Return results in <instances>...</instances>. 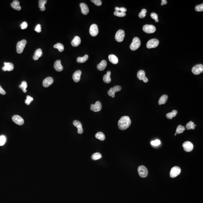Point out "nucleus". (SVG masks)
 <instances>
[{"label": "nucleus", "mask_w": 203, "mask_h": 203, "mask_svg": "<svg viewBox=\"0 0 203 203\" xmlns=\"http://www.w3.org/2000/svg\"><path fill=\"white\" fill-rule=\"evenodd\" d=\"M130 118L127 116H124L121 117L118 122V127L120 129L125 130L129 127L131 125Z\"/></svg>", "instance_id": "f257e3e1"}, {"label": "nucleus", "mask_w": 203, "mask_h": 203, "mask_svg": "<svg viewBox=\"0 0 203 203\" xmlns=\"http://www.w3.org/2000/svg\"><path fill=\"white\" fill-rule=\"evenodd\" d=\"M140 45L141 42L139 38L138 37H135L132 40L130 48L132 51H135L140 47Z\"/></svg>", "instance_id": "f03ea898"}, {"label": "nucleus", "mask_w": 203, "mask_h": 203, "mask_svg": "<svg viewBox=\"0 0 203 203\" xmlns=\"http://www.w3.org/2000/svg\"><path fill=\"white\" fill-rule=\"evenodd\" d=\"M27 43V41L25 40H23L17 43L16 45V52L18 54H21L23 52L25 46Z\"/></svg>", "instance_id": "7ed1b4c3"}, {"label": "nucleus", "mask_w": 203, "mask_h": 203, "mask_svg": "<svg viewBox=\"0 0 203 203\" xmlns=\"http://www.w3.org/2000/svg\"><path fill=\"white\" fill-rule=\"evenodd\" d=\"M138 172L141 177L146 178L148 176V169L144 165H140L138 168Z\"/></svg>", "instance_id": "20e7f679"}, {"label": "nucleus", "mask_w": 203, "mask_h": 203, "mask_svg": "<svg viewBox=\"0 0 203 203\" xmlns=\"http://www.w3.org/2000/svg\"><path fill=\"white\" fill-rule=\"evenodd\" d=\"M181 172V169L178 166H174L171 169L170 172V176L172 178H174L179 175Z\"/></svg>", "instance_id": "39448f33"}, {"label": "nucleus", "mask_w": 203, "mask_h": 203, "mask_svg": "<svg viewBox=\"0 0 203 203\" xmlns=\"http://www.w3.org/2000/svg\"><path fill=\"white\" fill-rule=\"evenodd\" d=\"M125 32L123 30H119L115 34V39L116 41L118 42H121L123 40L125 37Z\"/></svg>", "instance_id": "423d86ee"}, {"label": "nucleus", "mask_w": 203, "mask_h": 203, "mask_svg": "<svg viewBox=\"0 0 203 203\" xmlns=\"http://www.w3.org/2000/svg\"><path fill=\"white\" fill-rule=\"evenodd\" d=\"M159 42L156 39H152L149 40L147 42L146 47L148 49L155 48L159 45Z\"/></svg>", "instance_id": "0eeeda50"}, {"label": "nucleus", "mask_w": 203, "mask_h": 203, "mask_svg": "<svg viewBox=\"0 0 203 203\" xmlns=\"http://www.w3.org/2000/svg\"><path fill=\"white\" fill-rule=\"evenodd\" d=\"M143 30L144 32L147 33H153L156 31V28L153 25H146L143 26Z\"/></svg>", "instance_id": "6e6552de"}, {"label": "nucleus", "mask_w": 203, "mask_h": 203, "mask_svg": "<svg viewBox=\"0 0 203 203\" xmlns=\"http://www.w3.org/2000/svg\"><path fill=\"white\" fill-rule=\"evenodd\" d=\"M203 65L198 64L193 67L192 69V73L195 75H199L201 73H203Z\"/></svg>", "instance_id": "1a4fd4ad"}, {"label": "nucleus", "mask_w": 203, "mask_h": 203, "mask_svg": "<svg viewBox=\"0 0 203 203\" xmlns=\"http://www.w3.org/2000/svg\"><path fill=\"white\" fill-rule=\"evenodd\" d=\"M121 87L119 85H116L113 88H111L110 90L108 92V94L110 96L112 97L113 98L114 97L115 94V93L118 91H120L121 90Z\"/></svg>", "instance_id": "9d476101"}, {"label": "nucleus", "mask_w": 203, "mask_h": 203, "mask_svg": "<svg viewBox=\"0 0 203 203\" xmlns=\"http://www.w3.org/2000/svg\"><path fill=\"white\" fill-rule=\"evenodd\" d=\"M184 150L186 152H190L193 149V145L190 141H186L182 144Z\"/></svg>", "instance_id": "9b49d317"}, {"label": "nucleus", "mask_w": 203, "mask_h": 203, "mask_svg": "<svg viewBox=\"0 0 203 203\" xmlns=\"http://www.w3.org/2000/svg\"><path fill=\"white\" fill-rule=\"evenodd\" d=\"M99 30L96 24H93L91 26L90 29V34L93 37H95L98 35Z\"/></svg>", "instance_id": "f8f14e48"}, {"label": "nucleus", "mask_w": 203, "mask_h": 203, "mask_svg": "<svg viewBox=\"0 0 203 203\" xmlns=\"http://www.w3.org/2000/svg\"><path fill=\"white\" fill-rule=\"evenodd\" d=\"M137 76L140 80H143L144 82L147 83L148 82V79L145 76V72L143 70H140L138 72Z\"/></svg>", "instance_id": "ddd939ff"}, {"label": "nucleus", "mask_w": 203, "mask_h": 203, "mask_svg": "<svg viewBox=\"0 0 203 203\" xmlns=\"http://www.w3.org/2000/svg\"><path fill=\"white\" fill-rule=\"evenodd\" d=\"M102 104L100 101L96 102L94 104L91 105L90 110L93 111L97 112L101 111L102 109Z\"/></svg>", "instance_id": "4468645a"}, {"label": "nucleus", "mask_w": 203, "mask_h": 203, "mask_svg": "<svg viewBox=\"0 0 203 203\" xmlns=\"http://www.w3.org/2000/svg\"><path fill=\"white\" fill-rule=\"evenodd\" d=\"M12 120L14 122L19 125H22L24 123V120L19 115H14L12 117Z\"/></svg>", "instance_id": "2eb2a0df"}, {"label": "nucleus", "mask_w": 203, "mask_h": 203, "mask_svg": "<svg viewBox=\"0 0 203 203\" xmlns=\"http://www.w3.org/2000/svg\"><path fill=\"white\" fill-rule=\"evenodd\" d=\"M53 82V79L51 77H48L44 80L42 82V85L44 87H48L52 85Z\"/></svg>", "instance_id": "dca6fc26"}, {"label": "nucleus", "mask_w": 203, "mask_h": 203, "mask_svg": "<svg viewBox=\"0 0 203 203\" xmlns=\"http://www.w3.org/2000/svg\"><path fill=\"white\" fill-rule=\"evenodd\" d=\"M4 66L3 67L2 69L4 71H11L14 69V66L13 64L11 63H4Z\"/></svg>", "instance_id": "f3484780"}, {"label": "nucleus", "mask_w": 203, "mask_h": 203, "mask_svg": "<svg viewBox=\"0 0 203 203\" xmlns=\"http://www.w3.org/2000/svg\"><path fill=\"white\" fill-rule=\"evenodd\" d=\"M73 124L74 126L76 127L78 129V133L79 134H82L83 129H82V124L80 121L75 120L73 122Z\"/></svg>", "instance_id": "a211bd4d"}, {"label": "nucleus", "mask_w": 203, "mask_h": 203, "mask_svg": "<svg viewBox=\"0 0 203 203\" xmlns=\"http://www.w3.org/2000/svg\"><path fill=\"white\" fill-rule=\"evenodd\" d=\"M81 74H82V72L80 70H77L74 72V73L73 74L72 78L75 82H78L80 81Z\"/></svg>", "instance_id": "6ab92c4d"}, {"label": "nucleus", "mask_w": 203, "mask_h": 203, "mask_svg": "<svg viewBox=\"0 0 203 203\" xmlns=\"http://www.w3.org/2000/svg\"><path fill=\"white\" fill-rule=\"evenodd\" d=\"M55 69L58 72H61L63 70V68L61 64V61L60 60H57L56 61L54 65Z\"/></svg>", "instance_id": "aec40b11"}, {"label": "nucleus", "mask_w": 203, "mask_h": 203, "mask_svg": "<svg viewBox=\"0 0 203 203\" xmlns=\"http://www.w3.org/2000/svg\"><path fill=\"white\" fill-rule=\"evenodd\" d=\"M81 9V12L84 15H86L88 14L89 12L88 6L84 3H81L80 5Z\"/></svg>", "instance_id": "412c9836"}, {"label": "nucleus", "mask_w": 203, "mask_h": 203, "mask_svg": "<svg viewBox=\"0 0 203 203\" xmlns=\"http://www.w3.org/2000/svg\"><path fill=\"white\" fill-rule=\"evenodd\" d=\"M81 40L78 36H75L71 42V44L73 47H77L80 44Z\"/></svg>", "instance_id": "4be33fe9"}, {"label": "nucleus", "mask_w": 203, "mask_h": 203, "mask_svg": "<svg viewBox=\"0 0 203 203\" xmlns=\"http://www.w3.org/2000/svg\"><path fill=\"white\" fill-rule=\"evenodd\" d=\"M11 6L13 8L17 11H20L21 9V7L20 5V2L18 0H14L11 4Z\"/></svg>", "instance_id": "5701e85b"}, {"label": "nucleus", "mask_w": 203, "mask_h": 203, "mask_svg": "<svg viewBox=\"0 0 203 203\" xmlns=\"http://www.w3.org/2000/svg\"><path fill=\"white\" fill-rule=\"evenodd\" d=\"M42 51L41 49H37L35 52L34 55L33 57V58L34 60L36 61L39 58L42 57Z\"/></svg>", "instance_id": "b1692460"}, {"label": "nucleus", "mask_w": 203, "mask_h": 203, "mask_svg": "<svg viewBox=\"0 0 203 203\" xmlns=\"http://www.w3.org/2000/svg\"><path fill=\"white\" fill-rule=\"evenodd\" d=\"M107 66V62L106 60H103L98 64L97 66V68L100 71H103L105 69Z\"/></svg>", "instance_id": "393cba45"}, {"label": "nucleus", "mask_w": 203, "mask_h": 203, "mask_svg": "<svg viewBox=\"0 0 203 203\" xmlns=\"http://www.w3.org/2000/svg\"><path fill=\"white\" fill-rule=\"evenodd\" d=\"M108 59L110 61L114 64H116L118 63V59L117 57L114 55L111 54L109 55Z\"/></svg>", "instance_id": "a878e982"}, {"label": "nucleus", "mask_w": 203, "mask_h": 203, "mask_svg": "<svg viewBox=\"0 0 203 203\" xmlns=\"http://www.w3.org/2000/svg\"><path fill=\"white\" fill-rule=\"evenodd\" d=\"M111 72L110 71L107 72L106 74L104 75L103 77V80L105 83L108 84L111 82V78L110 77Z\"/></svg>", "instance_id": "bb28decb"}, {"label": "nucleus", "mask_w": 203, "mask_h": 203, "mask_svg": "<svg viewBox=\"0 0 203 203\" xmlns=\"http://www.w3.org/2000/svg\"><path fill=\"white\" fill-rule=\"evenodd\" d=\"M168 97L167 95L164 94L160 97L158 101V104L159 105L162 104H164L166 103L168 99Z\"/></svg>", "instance_id": "cd10ccee"}, {"label": "nucleus", "mask_w": 203, "mask_h": 203, "mask_svg": "<svg viewBox=\"0 0 203 203\" xmlns=\"http://www.w3.org/2000/svg\"><path fill=\"white\" fill-rule=\"evenodd\" d=\"M47 0H39V5L38 7L40 8V10L41 11H44L45 10L46 8L45 5L47 3Z\"/></svg>", "instance_id": "c85d7f7f"}, {"label": "nucleus", "mask_w": 203, "mask_h": 203, "mask_svg": "<svg viewBox=\"0 0 203 203\" xmlns=\"http://www.w3.org/2000/svg\"><path fill=\"white\" fill-rule=\"evenodd\" d=\"M88 58H89V56L88 55H85L82 57H78L77 58V61L78 63H82L86 62V61L88 60Z\"/></svg>", "instance_id": "c756f323"}, {"label": "nucleus", "mask_w": 203, "mask_h": 203, "mask_svg": "<svg viewBox=\"0 0 203 203\" xmlns=\"http://www.w3.org/2000/svg\"><path fill=\"white\" fill-rule=\"evenodd\" d=\"M178 111L176 110H173L170 113H168L166 114V117H167L168 119H172L173 118L176 116L177 114Z\"/></svg>", "instance_id": "7c9ffc66"}, {"label": "nucleus", "mask_w": 203, "mask_h": 203, "mask_svg": "<svg viewBox=\"0 0 203 203\" xmlns=\"http://www.w3.org/2000/svg\"><path fill=\"white\" fill-rule=\"evenodd\" d=\"M95 137L96 139H98L101 141L104 140L105 139V136L104 134L102 132H98L95 135Z\"/></svg>", "instance_id": "2f4dec72"}, {"label": "nucleus", "mask_w": 203, "mask_h": 203, "mask_svg": "<svg viewBox=\"0 0 203 203\" xmlns=\"http://www.w3.org/2000/svg\"><path fill=\"white\" fill-rule=\"evenodd\" d=\"M196 126V125H195L193 122H192V121H190L186 124V127L187 130L194 129Z\"/></svg>", "instance_id": "473e14b6"}, {"label": "nucleus", "mask_w": 203, "mask_h": 203, "mask_svg": "<svg viewBox=\"0 0 203 203\" xmlns=\"http://www.w3.org/2000/svg\"><path fill=\"white\" fill-rule=\"evenodd\" d=\"M102 158V155L99 152H96L94 153L91 156V159L93 160H99Z\"/></svg>", "instance_id": "72a5a7b5"}, {"label": "nucleus", "mask_w": 203, "mask_h": 203, "mask_svg": "<svg viewBox=\"0 0 203 203\" xmlns=\"http://www.w3.org/2000/svg\"><path fill=\"white\" fill-rule=\"evenodd\" d=\"M27 87H28V85H27V82L25 81H23L21 84L19 85L20 88L23 91V92L25 93H26L27 92L26 89L27 88Z\"/></svg>", "instance_id": "f704fd0d"}, {"label": "nucleus", "mask_w": 203, "mask_h": 203, "mask_svg": "<svg viewBox=\"0 0 203 203\" xmlns=\"http://www.w3.org/2000/svg\"><path fill=\"white\" fill-rule=\"evenodd\" d=\"M54 47L55 49H57L60 52H63L64 50V46L63 44L60 43H58L56 44H55Z\"/></svg>", "instance_id": "c9c22d12"}, {"label": "nucleus", "mask_w": 203, "mask_h": 203, "mask_svg": "<svg viewBox=\"0 0 203 203\" xmlns=\"http://www.w3.org/2000/svg\"><path fill=\"white\" fill-rule=\"evenodd\" d=\"M186 130L184 126H182L181 125H179L178 126L176 130V133L177 134H181L183 133Z\"/></svg>", "instance_id": "e433bc0d"}, {"label": "nucleus", "mask_w": 203, "mask_h": 203, "mask_svg": "<svg viewBox=\"0 0 203 203\" xmlns=\"http://www.w3.org/2000/svg\"><path fill=\"white\" fill-rule=\"evenodd\" d=\"M147 13V10L145 9H142L141 12L139 14V16L140 18L143 19L146 16V13Z\"/></svg>", "instance_id": "4c0bfd02"}, {"label": "nucleus", "mask_w": 203, "mask_h": 203, "mask_svg": "<svg viewBox=\"0 0 203 203\" xmlns=\"http://www.w3.org/2000/svg\"><path fill=\"white\" fill-rule=\"evenodd\" d=\"M6 141V137L4 135H1L0 136V146H2L4 145Z\"/></svg>", "instance_id": "58836bf2"}, {"label": "nucleus", "mask_w": 203, "mask_h": 203, "mask_svg": "<svg viewBox=\"0 0 203 203\" xmlns=\"http://www.w3.org/2000/svg\"><path fill=\"white\" fill-rule=\"evenodd\" d=\"M114 14L115 16L118 17H123L126 15L125 13H122V12L115 11L114 12Z\"/></svg>", "instance_id": "ea45409f"}, {"label": "nucleus", "mask_w": 203, "mask_h": 203, "mask_svg": "<svg viewBox=\"0 0 203 203\" xmlns=\"http://www.w3.org/2000/svg\"><path fill=\"white\" fill-rule=\"evenodd\" d=\"M33 98L32 97H30V96H26V99L25 101V103L27 105H30V103L32 101H33Z\"/></svg>", "instance_id": "a19ab883"}, {"label": "nucleus", "mask_w": 203, "mask_h": 203, "mask_svg": "<svg viewBox=\"0 0 203 203\" xmlns=\"http://www.w3.org/2000/svg\"><path fill=\"white\" fill-rule=\"evenodd\" d=\"M195 10L197 11L198 12H201L203 11V4H202L201 5H198L195 7Z\"/></svg>", "instance_id": "79ce46f5"}, {"label": "nucleus", "mask_w": 203, "mask_h": 203, "mask_svg": "<svg viewBox=\"0 0 203 203\" xmlns=\"http://www.w3.org/2000/svg\"><path fill=\"white\" fill-rule=\"evenodd\" d=\"M151 16L152 18L155 20V22H158L159 21L158 19V15L155 13H152L151 14Z\"/></svg>", "instance_id": "37998d69"}, {"label": "nucleus", "mask_w": 203, "mask_h": 203, "mask_svg": "<svg viewBox=\"0 0 203 203\" xmlns=\"http://www.w3.org/2000/svg\"><path fill=\"white\" fill-rule=\"evenodd\" d=\"M160 144H161V142L159 140H155L152 141L151 142V144L153 146H158L160 145Z\"/></svg>", "instance_id": "c03bdc74"}, {"label": "nucleus", "mask_w": 203, "mask_h": 203, "mask_svg": "<svg viewBox=\"0 0 203 203\" xmlns=\"http://www.w3.org/2000/svg\"><path fill=\"white\" fill-rule=\"evenodd\" d=\"M115 11H118V12H122V13H125L127 11V9L125 8H118L115 7Z\"/></svg>", "instance_id": "a18cd8bd"}, {"label": "nucleus", "mask_w": 203, "mask_h": 203, "mask_svg": "<svg viewBox=\"0 0 203 203\" xmlns=\"http://www.w3.org/2000/svg\"><path fill=\"white\" fill-rule=\"evenodd\" d=\"M91 1L94 3L95 5L98 6H100L102 4V2L101 0H91Z\"/></svg>", "instance_id": "49530a36"}, {"label": "nucleus", "mask_w": 203, "mask_h": 203, "mask_svg": "<svg viewBox=\"0 0 203 203\" xmlns=\"http://www.w3.org/2000/svg\"><path fill=\"white\" fill-rule=\"evenodd\" d=\"M20 26L21 27V29L22 30H24V29H25L27 28L28 27V23H27V22H23L21 24V25H20Z\"/></svg>", "instance_id": "de8ad7c7"}, {"label": "nucleus", "mask_w": 203, "mask_h": 203, "mask_svg": "<svg viewBox=\"0 0 203 203\" xmlns=\"http://www.w3.org/2000/svg\"><path fill=\"white\" fill-rule=\"evenodd\" d=\"M35 31L37 32H38V33H40L41 32V25H40V24H38L37 26H36V27H35Z\"/></svg>", "instance_id": "09e8293b"}, {"label": "nucleus", "mask_w": 203, "mask_h": 203, "mask_svg": "<svg viewBox=\"0 0 203 203\" xmlns=\"http://www.w3.org/2000/svg\"><path fill=\"white\" fill-rule=\"evenodd\" d=\"M0 93L2 95H5L6 94V92L2 88L1 86L0 85Z\"/></svg>", "instance_id": "8fccbe9b"}, {"label": "nucleus", "mask_w": 203, "mask_h": 203, "mask_svg": "<svg viewBox=\"0 0 203 203\" xmlns=\"http://www.w3.org/2000/svg\"><path fill=\"white\" fill-rule=\"evenodd\" d=\"M161 1V5L162 6L163 5H166L167 4V1L166 0H162Z\"/></svg>", "instance_id": "3c124183"}, {"label": "nucleus", "mask_w": 203, "mask_h": 203, "mask_svg": "<svg viewBox=\"0 0 203 203\" xmlns=\"http://www.w3.org/2000/svg\"><path fill=\"white\" fill-rule=\"evenodd\" d=\"M176 134H177V133H176H176H175V135H175V136L176 135Z\"/></svg>", "instance_id": "603ef678"}]
</instances>
